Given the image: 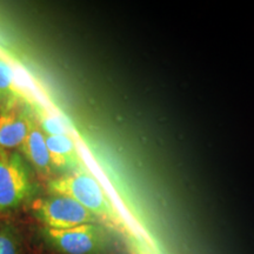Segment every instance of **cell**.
I'll return each instance as SVG.
<instances>
[{"mask_svg":"<svg viewBox=\"0 0 254 254\" xmlns=\"http://www.w3.org/2000/svg\"><path fill=\"white\" fill-rule=\"evenodd\" d=\"M47 190L50 194L66 195L74 199L109 230L126 234L129 239L144 240L154 247V244L148 241V237L131 224L114 204L107 190L88 167L86 170L55 177L47 182Z\"/></svg>","mask_w":254,"mask_h":254,"instance_id":"1","label":"cell"},{"mask_svg":"<svg viewBox=\"0 0 254 254\" xmlns=\"http://www.w3.org/2000/svg\"><path fill=\"white\" fill-rule=\"evenodd\" d=\"M30 212L44 228L67 230L85 224H100L84 206L66 195L50 194L32 200Z\"/></svg>","mask_w":254,"mask_h":254,"instance_id":"2","label":"cell"},{"mask_svg":"<svg viewBox=\"0 0 254 254\" xmlns=\"http://www.w3.org/2000/svg\"><path fill=\"white\" fill-rule=\"evenodd\" d=\"M109 228L101 224H85L67 230L41 228L51 249L60 254H101L110 245Z\"/></svg>","mask_w":254,"mask_h":254,"instance_id":"3","label":"cell"},{"mask_svg":"<svg viewBox=\"0 0 254 254\" xmlns=\"http://www.w3.org/2000/svg\"><path fill=\"white\" fill-rule=\"evenodd\" d=\"M33 194V183L23 155L0 147V214L18 208Z\"/></svg>","mask_w":254,"mask_h":254,"instance_id":"4","label":"cell"},{"mask_svg":"<svg viewBox=\"0 0 254 254\" xmlns=\"http://www.w3.org/2000/svg\"><path fill=\"white\" fill-rule=\"evenodd\" d=\"M32 114L27 104L17 101L0 110V147L19 150L30 131Z\"/></svg>","mask_w":254,"mask_h":254,"instance_id":"5","label":"cell"},{"mask_svg":"<svg viewBox=\"0 0 254 254\" xmlns=\"http://www.w3.org/2000/svg\"><path fill=\"white\" fill-rule=\"evenodd\" d=\"M50 152L51 165L55 172L62 174L86 170L87 165L81 155L75 136L45 135Z\"/></svg>","mask_w":254,"mask_h":254,"instance_id":"6","label":"cell"},{"mask_svg":"<svg viewBox=\"0 0 254 254\" xmlns=\"http://www.w3.org/2000/svg\"><path fill=\"white\" fill-rule=\"evenodd\" d=\"M23 158L33 166L40 177L47 178V182L55 178V171L51 165L50 152L47 148L45 133L41 131L36 120L32 117V123L27 136L19 148Z\"/></svg>","mask_w":254,"mask_h":254,"instance_id":"7","label":"cell"},{"mask_svg":"<svg viewBox=\"0 0 254 254\" xmlns=\"http://www.w3.org/2000/svg\"><path fill=\"white\" fill-rule=\"evenodd\" d=\"M0 95L4 101L2 107L17 101L27 105L38 101L34 99L32 92L27 90L25 82L19 80L18 72L13 66L1 57H0Z\"/></svg>","mask_w":254,"mask_h":254,"instance_id":"8","label":"cell"},{"mask_svg":"<svg viewBox=\"0 0 254 254\" xmlns=\"http://www.w3.org/2000/svg\"><path fill=\"white\" fill-rule=\"evenodd\" d=\"M32 117L36 120L41 131L45 135H73L74 132L66 125V123L57 114L47 109V106L40 101H33L27 105Z\"/></svg>","mask_w":254,"mask_h":254,"instance_id":"9","label":"cell"},{"mask_svg":"<svg viewBox=\"0 0 254 254\" xmlns=\"http://www.w3.org/2000/svg\"><path fill=\"white\" fill-rule=\"evenodd\" d=\"M0 254H20L18 238L8 227H0Z\"/></svg>","mask_w":254,"mask_h":254,"instance_id":"10","label":"cell"},{"mask_svg":"<svg viewBox=\"0 0 254 254\" xmlns=\"http://www.w3.org/2000/svg\"><path fill=\"white\" fill-rule=\"evenodd\" d=\"M131 245L134 254H158L154 247L144 240L131 239Z\"/></svg>","mask_w":254,"mask_h":254,"instance_id":"11","label":"cell"},{"mask_svg":"<svg viewBox=\"0 0 254 254\" xmlns=\"http://www.w3.org/2000/svg\"><path fill=\"white\" fill-rule=\"evenodd\" d=\"M2 106H4V101H2V98H1V95H0V110L2 109Z\"/></svg>","mask_w":254,"mask_h":254,"instance_id":"12","label":"cell"}]
</instances>
